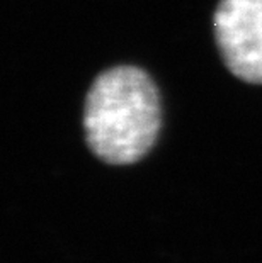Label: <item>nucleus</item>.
Here are the masks:
<instances>
[{"instance_id": "1", "label": "nucleus", "mask_w": 262, "mask_h": 263, "mask_svg": "<svg viewBox=\"0 0 262 263\" xmlns=\"http://www.w3.org/2000/svg\"><path fill=\"white\" fill-rule=\"evenodd\" d=\"M160 124V95L147 71L119 65L92 82L83 105V131L99 160L109 165L140 161L157 141Z\"/></svg>"}, {"instance_id": "2", "label": "nucleus", "mask_w": 262, "mask_h": 263, "mask_svg": "<svg viewBox=\"0 0 262 263\" xmlns=\"http://www.w3.org/2000/svg\"><path fill=\"white\" fill-rule=\"evenodd\" d=\"M213 27L226 68L243 82L262 85V0H220Z\"/></svg>"}]
</instances>
